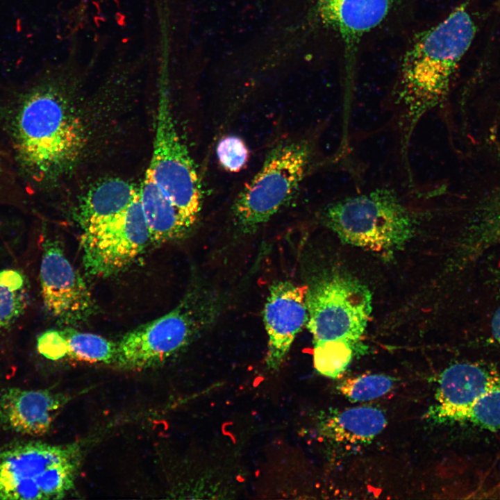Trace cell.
Returning a JSON list of instances; mask_svg holds the SVG:
<instances>
[{"mask_svg":"<svg viewBox=\"0 0 500 500\" xmlns=\"http://www.w3.org/2000/svg\"><path fill=\"white\" fill-rule=\"evenodd\" d=\"M63 65L45 69L9 88L0 104L8 148L26 187L47 183L66 174L84 144L81 122L62 84Z\"/></svg>","mask_w":500,"mask_h":500,"instance_id":"obj_1","label":"cell"},{"mask_svg":"<svg viewBox=\"0 0 500 500\" xmlns=\"http://www.w3.org/2000/svg\"><path fill=\"white\" fill-rule=\"evenodd\" d=\"M475 32L474 23L462 3L413 39L403 56L397 92L410 127L446 94Z\"/></svg>","mask_w":500,"mask_h":500,"instance_id":"obj_2","label":"cell"},{"mask_svg":"<svg viewBox=\"0 0 500 500\" xmlns=\"http://www.w3.org/2000/svg\"><path fill=\"white\" fill-rule=\"evenodd\" d=\"M322 219L343 242L375 252L400 248L411 238L416 224L398 194L385 188L330 203Z\"/></svg>","mask_w":500,"mask_h":500,"instance_id":"obj_3","label":"cell"},{"mask_svg":"<svg viewBox=\"0 0 500 500\" xmlns=\"http://www.w3.org/2000/svg\"><path fill=\"white\" fill-rule=\"evenodd\" d=\"M219 308L215 294L193 288L170 312L124 335L117 342L115 363L128 369L161 365L209 328Z\"/></svg>","mask_w":500,"mask_h":500,"instance_id":"obj_4","label":"cell"},{"mask_svg":"<svg viewBox=\"0 0 500 500\" xmlns=\"http://www.w3.org/2000/svg\"><path fill=\"white\" fill-rule=\"evenodd\" d=\"M77 445L30 442L0 450V499H60L72 488Z\"/></svg>","mask_w":500,"mask_h":500,"instance_id":"obj_5","label":"cell"},{"mask_svg":"<svg viewBox=\"0 0 500 500\" xmlns=\"http://www.w3.org/2000/svg\"><path fill=\"white\" fill-rule=\"evenodd\" d=\"M311 149L306 141L276 144L257 174L245 184L233 205L239 229L251 233L286 206L305 176Z\"/></svg>","mask_w":500,"mask_h":500,"instance_id":"obj_6","label":"cell"},{"mask_svg":"<svg viewBox=\"0 0 500 500\" xmlns=\"http://www.w3.org/2000/svg\"><path fill=\"white\" fill-rule=\"evenodd\" d=\"M307 326L315 343L343 341L353 347L365 333L372 312V294L354 278L332 274L308 288Z\"/></svg>","mask_w":500,"mask_h":500,"instance_id":"obj_7","label":"cell"},{"mask_svg":"<svg viewBox=\"0 0 500 500\" xmlns=\"http://www.w3.org/2000/svg\"><path fill=\"white\" fill-rule=\"evenodd\" d=\"M147 171L186 224L193 228L202 206L201 183L194 161L178 133L169 95L162 86L158 95L153 151Z\"/></svg>","mask_w":500,"mask_h":500,"instance_id":"obj_8","label":"cell"},{"mask_svg":"<svg viewBox=\"0 0 500 500\" xmlns=\"http://www.w3.org/2000/svg\"><path fill=\"white\" fill-rule=\"evenodd\" d=\"M150 244L138 194L122 213L83 229L81 244L85 269L96 277L113 276L131 265Z\"/></svg>","mask_w":500,"mask_h":500,"instance_id":"obj_9","label":"cell"},{"mask_svg":"<svg viewBox=\"0 0 500 500\" xmlns=\"http://www.w3.org/2000/svg\"><path fill=\"white\" fill-rule=\"evenodd\" d=\"M40 281L44 308L61 324L76 326L94 314L96 305L86 282L56 240L43 244Z\"/></svg>","mask_w":500,"mask_h":500,"instance_id":"obj_10","label":"cell"},{"mask_svg":"<svg viewBox=\"0 0 500 500\" xmlns=\"http://www.w3.org/2000/svg\"><path fill=\"white\" fill-rule=\"evenodd\" d=\"M500 382V374L492 366L480 362H458L441 374L435 403L426 417L433 422H462L476 401Z\"/></svg>","mask_w":500,"mask_h":500,"instance_id":"obj_11","label":"cell"},{"mask_svg":"<svg viewBox=\"0 0 500 500\" xmlns=\"http://www.w3.org/2000/svg\"><path fill=\"white\" fill-rule=\"evenodd\" d=\"M308 287L290 281H278L269 288L263 310V321L268 336L266 364L277 369L296 335L308 321Z\"/></svg>","mask_w":500,"mask_h":500,"instance_id":"obj_12","label":"cell"},{"mask_svg":"<svg viewBox=\"0 0 500 500\" xmlns=\"http://www.w3.org/2000/svg\"><path fill=\"white\" fill-rule=\"evenodd\" d=\"M396 0H319L323 22L339 35L351 71L363 36L387 17Z\"/></svg>","mask_w":500,"mask_h":500,"instance_id":"obj_13","label":"cell"},{"mask_svg":"<svg viewBox=\"0 0 500 500\" xmlns=\"http://www.w3.org/2000/svg\"><path fill=\"white\" fill-rule=\"evenodd\" d=\"M65 400L48 390L9 388L0 396V419L15 432L41 435L49 430Z\"/></svg>","mask_w":500,"mask_h":500,"instance_id":"obj_14","label":"cell"},{"mask_svg":"<svg viewBox=\"0 0 500 500\" xmlns=\"http://www.w3.org/2000/svg\"><path fill=\"white\" fill-rule=\"evenodd\" d=\"M40 354L51 360L69 358L88 362L115 363L117 343L101 335L82 332L71 326L50 329L37 340Z\"/></svg>","mask_w":500,"mask_h":500,"instance_id":"obj_15","label":"cell"},{"mask_svg":"<svg viewBox=\"0 0 500 500\" xmlns=\"http://www.w3.org/2000/svg\"><path fill=\"white\" fill-rule=\"evenodd\" d=\"M138 194L151 244L178 240L189 233L192 228L147 170Z\"/></svg>","mask_w":500,"mask_h":500,"instance_id":"obj_16","label":"cell"},{"mask_svg":"<svg viewBox=\"0 0 500 500\" xmlns=\"http://www.w3.org/2000/svg\"><path fill=\"white\" fill-rule=\"evenodd\" d=\"M138 195V188L128 181L110 178L92 186L78 206L83 229L111 219L124 212Z\"/></svg>","mask_w":500,"mask_h":500,"instance_id":"obj_17","label":"cell"},{"mask_svg":"<svg viewBox=\"0 0 500 500\" xmlns=\"http://www.w3.org/2000/svg\"><path fill=\"white\" fill-rule=\"evenodd\" d=\"M387 424L385 414L373 407H356L335 412L326 421L329 437L338 442L362 443L380 433Z\"/></svg>","mask_w":500,"mask_h":500,"instance_id":"obj_18","label":"cell"},{"mask_svg":"<svg viewBox=\"0 0 500 500\" xmlns=\"http://www.w3.org/2000/svg\"><path fill=\"white\" fill-rule=\"evenodd\" d=\"M29 289L28 279L20 270L0 271V333L11 327L26 311Z\"/></svg>","mask_w":500,"mask_h":500,"instance_id":"obj_19","label":"cell"},{"mask_svg":"<svg viewBox=\"0 0 500 500\" xmlns=\"http://www.w3.org/2000/svg\"><path fill=\"white\" fill-rule=\"evenodd\" d=\"M353 356V347L343 341H327L315 343L314 366L321 374L335 378L349 365Z\"/></svg>","mask_w":500,"mask_h":500,"instance_id":"obj_20","label":"cell"},{"mask_svg":"<svg viewBox=\"0 0 500 500\" xmlns=\"http://www.w3.org/2000/svg\"><path fill=\"white\" fill-rule=\"evenodd\" d=\"M394 379L383 374L363 375L344 381L339 390L352 402L374 399L388 393Z\"/></svg>","mask_w":500,"mask_h":500,"instance_id":"obj_21","label":"cell"},{"mask_svg":"<svg viewBox=\"0 0 500 500\" xmlns=\"http://www.w3.org/2000/svg\"><path fill=\"white\" fill-rule=\"evenodd\" d=\"M462 422L491 431L500 430V382L476 401Z\"/></svg>","mask_w":500,"mask_h":500,"instance_id":"obj_22","label":"cell"},{"mask_svg":"<svg viewBox=\"0 0 500 500\" xmlns=\"http://www.w3.org/2000/svg\"><path fill=\"white\" fill-rule=\"evenodd\" d=\"M24 189L8 147L0 140V204L22 200Z\"/></svg>","mask_w":500,"mask_h":500,"instance_id":"obj_23","label":"cell"},{"mask_svg":"<svg viewBox=\"0 0 500 500\" xmlns=\"http://www.w3.org/2000/svg\"><path fill=\"white\" fill-rule=\"evenodd\" d=\"M217 156L220 165L229 172H239L247 165L250 153L244 140L229 135L217 143Z\"/></svg>","mask_w":500,"mask_h":500,"instance_id":"obj_24","label":"cell"},{"mask_svg":"<svg viewBox=\"0 0 500 500\" xmlns=\"http://www.w3.org/2000/svg\"><path fill=\"white\" fill-rule=\"evenodd\" d=\"M491 327L494 339L500 344V306L494 312Z\"/></svg>","mask_w":500,"mask_h":500,"instance_id":"obj_25","label":"cell"}]
</instances>
